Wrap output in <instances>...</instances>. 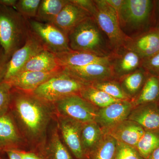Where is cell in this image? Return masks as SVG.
Here are the masks:
<instances>
[{
  "label": "cell",
  "mask_w": 159,
  "mask_h": 159,
  "mask_svg": "<svg viewBox=\"0 0 159 159\" xmlns=\"http://www.w3.org/2000/svg\"><path fill=\"white\" fill-rule=\"evenodd\" d=\"M9 111L27 146L37 153L44 146L51 122L57 116L54 103L33 92L12 87Z\"/></svg>",
  "instance_id": "1"
},
{
  "label": "cell",
  "mask_w": 159,
  "mask_h": 159,
  "mask_svg": "<svg viewBox=\"0 0 159 159\" xmlns=\"http://www.w3.org/2000/svg\"><path fill=\"white\" fill-rule=\"evenodd\" d=\"M71 50L86 52L101 57H110L114 50L93 18L87 19L68 34Z\"/></svg>",
  "instance_id": "2"
},
{
  "label": "cell",
  "mask_w": 159,
  "mask_h": 159,
  "mask_svg": "<svg viewBox=\"0 0 159 159\" xmlns=\"http://www.w3.org/2000/svg\"><path fill=\"white\" fill-rule=\"evenodd\" d=\"M31 32L29 20L14 8L0 5V45L11 58L21 48Z\"/></svg>",
  "instance_id": "3"
},
{
  "label": "cell",
  "mask_w": 159,
  "mask_h": 159,
  "mask_svg": "<svg viewBox=\"0 0 159 159\" xmlns=\"http://www.w3.org/2000/svg\"><path fill=\"white\" fill-rule=\"evenodd\" d=\"M89 84L80 81L63 70L37 88L33 93L52 103L71 95H80Z\"/></svg>",
  "instance_id": "4"
},
{
  "label": "cell",
  "mask_w": 159,
  "mask_h": 159,
  "mask_svg": "<svg viewBox=\"0 0 159 159\" xmlns=\"http://www.w3.org/2000/svg\"><path fill=\"white\" fill-rule=\"evenodd\" d=\"M94 2L97 11L93 18L108 39L114 51L124 47L129 37L121 29L118 13L105 0Z\"/></svg>",
  "instance_id": "5"
},
{
  "label": "cell",
  "mask_w": 159,
  "mask_h": 159,
  "mask_svg": "<svg viewBox=\"0 0 159 159\" xmlns=\"http://www.w3.org/2000/svg\"><path fill=\"white\" fill-rule=\"evenodd\" d=\"M152 6V2L149 0H124L118 12L123 32L126 34L141 29L148 20Z\"/></svg>",
  "instance_id": "6"
},
{
  "label": "cell",
  "mask_w": 159,
  "mask_h": 159,
  "mask_svg": "<svg viewBox=\"0 0 159 159\" xmlns=\"http://www.w3.org/2000/svg\"><path fill=\"white\" fill-rule=\"evenodd\" d=\"M54 104L57 115L82 123L95 122L99 110L78 94L65 97Z\"/></svg>",
  "instance_id": "7"
},
{
  "label": "cell",
  "mask_w": 159,
  "mask_h": 159,
  "mask_svg": "<svg viewBox=\"0 0 159 159\" xmlns=\"http://www.w3.org/2000/svg\"><path fill=\"white\" fill-rule=\"evenodd\" d=\"M31 31L36 35L47 51L54 54L70 51L68 38L52 23L29 20Z\"/></svg>",
  "instance_id": "8"
},
{
  "label": "cell",
  "mask_w": 159,
  "mask_h": 159,
  "mask_svg": "<svg viewBox=\"0 0 159 159\" xmlns=\"http://www.w3.org/2000/svg\"><path fill=\"white\" fill-rule=\"evenodd\" d=\"M56 121L60 136L69 150L76 159H87L81 143L83 123L57 114Z\"/></svg>",
  "instance_id": "9"
},
{
  "label": "cell",
  "mask_w": 159,
  "mask_h": 159,
  "mask_svg": "<svg viewBox=\"0 0 159 159\" xmlns=\"http://www.w3.org/2000/svg\"><path fill=\"white\" fill-rule=\"evenodd\" d=\"M44 49L40 41L31 31L24 46L11 56L4 81L19 73L30 59Z\"/></svg>",
  "instance_id": "10"
},
{
  "label": "cell",
  "mask_w": 159,
  "mask_h": 159,
  "mask_svg": "<svg viewBox=\"0 0 159 159\" xmlns=\"http://www.w3.org/2000/svg\"><path fill=\"white\" fill-rule=\"evenodd\" d=\"M26 146L25 141L9 111L0 117V154L6 153L10 150H24Z\"/></svg>",
  "instance_id": "11"
},
{
  "label": "cell",
  "mask_w": 159,
  "mask_h": 159,
  "mask_svg": "<svg viewBox=\"0 0 159 159\" xmlns=\"http://www.w3.org/2000/svg\"><path fill=\"white\" fill-rule=\"evenodd\" d=\"M134 107L131 100H119L98 110L95 122L102 130H106L128 119Z\"/></svg>",
  "instance_id": "12"
},
{
  "label": "cell",
  "mask_w": 159,
  "mask_h": 159,
  "mask_svg": "<svg viewBox=\"0 0 159 159\" xmlns=\"http://www.w3.org/2000/svg\"><path fill=\"white\" fill-rule=\"evenodd\" d=\"M110 60L115 77L119 79L141 67L143 59L124 46L114 51Z\"/></svg>",
  "instance_id": "13"
},
{
  "label": "cell",
  "mask_w": 159,
  "mask_h": 159,
  "mask_svg": "<svg viewBox=\"0 0 159 159\" xmlns=\"http://www.w3.org/2000/svg\"><path fill=\"white\" fill-rule=\"evenodd\" d=\"M63 69L71 76L89 85L102 80L116 79L110 65L92 64L80 67Z\"/></svg>",
  "instance_id": "14"
},
{
  "label": "cell",
  "mask_w": 159,
  "mask_h": 159,
  "mask_svg": "<svg viewBox=\"0 0 159 159\" xmlns=\"http://www.w3.org/2000/svg\"><path fill=\"white\" fill-rule=\"evenodd\" d=\"M92 17L85 9L69 0L52 24L66 35L84 20Z\"/></svg>",
  "instance_id": "15"
},
{
  "label": "cell",
  "mask_w": 159,
  "mask_h": 159,
  "mask_svg": "<svg viewBox=\"0 0 159 159\" xmlns=\"http://www.w3.org/2000/svg\"><path fill=\"white\" fill-rule=\"evenodd\" d=\"M63 70L62 68L48 72L23 71L6 81L9 82L13 88L25 92H33L40 86L59 74Z\"/></svg>",
  "instance_id": "16"
},
{
  "label": "cell",
  "mask_w": 159,
  "mask_h": 159,
  "mask_svg": "<svg viewBox=\"0 0 159 159\" xmlns=\"http://www.w3.org/2000/svg\"><path fill=\"white\" fill-rule=\"evenodd\" d=\"M127 119L136 122L145 131H159V103L152 102L136 106Z\"/></svg>",
  "instance_id": "17"
},
{
  "label": "cell",
  "mask_w": 159,
  "mask_h": 159,
  "mask_svg": "<svg viewBox=\"0 0 159 159\" xmlns=\"http://www.w3.org/2000/svg\"><path fill=\"white\" fill-rule=\"evenodd\" d=\"M103 131L113 137L117 142L134 148L145 132L141 125L128 119Z\"/></svg>",
  "instance_id": "18"
},
{
  "label": "cell",
  "mask_w": 159,
  "mask_h": 159,
  "mask_svg": "<svg viewBox=\"0 0 159 159\" xmlns=\"http://www.w3.org/2000/svg\"><path fill=\"white\" fill-rule=\"evenodd\" d=\"M124 47L136 52L143 60L148 58L159 52V32L129 37Z\"/></svg>",
  "instance_id": "19"
},
{
  "label": "cell",
  "mask_w": 159,
  "mask_h": 159,
  "mask_svg": "<svg viewBox=\"0 0 159 159\" xmlns=\"http://www.w3.org/2000/svg\"><path fill=\"white\" fill-rule=\"evenodd\" d=\"M55 54L63 68L80 67L95 63L110 65V57H99L86 52L70 50Z\"/></svg>",
  "instance_id": "20"
},
{
  "label": "cell",
  "mask_w": 159,
  "mask_h": 159,
  "mask_svg": "<svg viewBox=\"0 0 159 159\" xmlns=\"http://www.w3.org/2000/svg\"><path fill=\"white\" fill-rule=\"evenodd\" d=\"M35 153L42 159H73L61 138L57 122L51 128L44 146Z\"/></svg>",
  "instance_id": "21"
},
{
  "label": "cell",
  "mask_w": 159,
  "mask_h": 159,
  "mask_svg": "<svg viewBox=\"0 0 159 159\" xmlns=\"http://www.w3.org/2000/svg\"><path fill=\"white\" fill-rule=\"evenodd\" d=\"M104 132L96 122L83 123L81 129V143L87 159L97 149L103 138Z\"/></svg>",
  "instance_id": "22"
},
{
  "label": "cell",
  "mask_w": 159,
  "mask_h": 159,
  "mask_svg": "<svg viewBox=\"0 0 159 159\" xmlns=\"http://www.w3.org/2000/svg\"><path fill=\"white\" fill-rule=\"evenodd\" d=\"M61 68L55 54L44 49L30 59L20 72H48Z\"/></svg>",
  "instance_id": "23"
},
{
  "label": "cell",
  "mask_w": 159,
  "mask_h": 159,
  "mask_svg": "<svg viewBox=\"0 0 159 159\" xmlns=\"http://www.w3.org/2000/svg\"><path fill=\"white\" fill-rule=\"evenodd\" d=\"M147 71L142 67L136 70L119 78V83L126 95L130 99L138 96L146 79Z\"/></svg>",
  "instance_id": "24"
},
{
  "label": "cell",
  "mask_w": 159,
  "mask_h": 159,
  "mask_svg": "<svg viewBox=\"0 0 159 159\" xmlns=\"http://www.w3.org/2000/svg\"><path fill=\"white\" fill-rule=\"evenodd\" d=\"M69 0H41L34 20L46 23L54 22Z\"/></svg>",
  "instance_id": "25"
},
{
  "label": "cell",
  "mask_w": 159,
  "mask_h": 159,
  "mask_svg": "<svg viewBox=\"0 0 159 159\" xmlns=\"http://www.w3.org/2000/svg\"><path fill=\"white\" fill-rule=\"evenodd\" d=\"M158 99L159 77L151 75L147 77L134 104L136 106L149 102H157Z\"/></svg>",
  "instance_id": "26"
},
{
  "label": "cell",
  "mask_w": 159,
  "mask_h": 159,
  "mask_svg": "<svg viewBox=\"0 0 159 159\" xmlns=\"http://www.w3.org/2000/svg\"><path fill=\"white\" fill-rule=\"evenodd\" d=\"M80 95L98 108L106 107L119 100L111 97L105 92L89 85L83 89Z\"/></svg>",
  "instance_id": "27"
},
{
  "label": "cell",
  "mask_w": 159,
  "mask_h": 159,
  "mask_svg": "<svg viewBox=\"0 0 159 159\" xmlns=\"http://www.w3.org/2000/svg\"><path fill=\"white\" fill-rule=\"evenodd\" d=\"M159 147V131H145L135 148L141 156L146 159Z\"/></svg>",
  "instance_id": "28"
},
{
  "label": "cell",
  "mask_w": 159,
  "mask_h": 159,
  "mask_svg": "<svg viewBox=\"0 0 159 159\" xmlns=\"http://www.w3.org/2000/svg\"><path fill=\"white\" fill-rule=\"evenodd\" d=\"M117 143L113 137L104 133L101 142L89 159H113Z\"/></svg>",
  "instance_id": "29"
},
{
  "label": "cell",
  "mask_w": 159,
  "mask_h": 159,
  "mask_svg": "<svg viewBox=\"0 0 159 159\" xmlns=\"http://www.w3.org/2000/svg\"><path fill=\"white\" fill-rule=\"evenodd\" d=\"M111 79L94 83L91 84L95 88L105 92L111 97L119 100H131L122 89L119 81Z\"/></svg>",
  "instance_id": "30"
},
{
  "label": "cell",
  "mask_w": 159,
  "mask_h": 159,
  "mask_svg": "<svg viewBox=\"0 0 159 159\" xmlns=\"http://www.w3.org/2000/svg\"><path fill=\"white\" fill-rule=\"evenodd\" d=\"M40 2L41 0H18L15 9L26 19L34 20Z\"/></svg>",
  "instance_id": "31"
},
{
  "label": "cell",
  "mask_w": 159,
  "mask_h": 159,
  "mask_svg": "<svg viewBox=\"0 0 159 159\" xmlns=\"http://www.w3.org/2000/svg\"><path fill=\"white\" fill-rule=\"evenodd\" d=\"M11 89L12 86L7 81L0 83V117L9 112Z\"/></svg>",
  "instance_id": "32"
},
{
  "label": "cell",
  "mask_w": 159,
  "mask_h": 159,
  "mask_svg": "<svg viewBox=\"0 0 159 159\" xmlns=\"http://www.w3.org/2000/svg\"><path fill=\"white\" fill-rule=\"evenodd\" d=\"M113 159H145L141 156L136 148L117 142Z\"/></svg>",
  "instance_id": "33"
},
{
  "label": "cell",
  "mask_w": 159,
  "mask_h": 159,
  "mask_svg": "<svg viewBox=\"0 0 159 159\" xmlns=\"http://www.w3.org/2000/svg\"><path fill=\"white\" fill-rule=\"evenodd\" d=\"M142 67L146 71L159 72V52L142 60Z\"/></svg>",
  "instance_id": "34"
},
{
  "label": "cell",
  "mask_w": 159,
  "mask_h": 159,
  "mask_svg": "<svg viewBox=\"0 0 159 159\" xmlns=\"http://www.w3.org/2000/svg\"><path fill=\"white\" fill-rule=\"evenodd\" d=\"M72 2L80 6L86 11H88L93 17L97 11V6L94 1L92 0H71Z\"/></svg>",
  "instance_id": "35"
},
{
  "label": "cell",
  "mask_w": 159,
  "mask_h": 159,
  "mask_svg": "<svg viewBox=\"0 0 159 159\" xmlns=\"http://www.w3.org/2000/svg\"><path fill=\"white\" fill-rule=\"evenodd\" d=\"M10 59V57L6 55L5 51L0 45V83L4 81L5 79Z\"/></svg>",
  "instance_id": "36"
},
{
  "label": "cell",
  "mask_w": 159,
  "mask_h": 159,
  "mask_svg": "<svg viewBox=\"0 0 159 159\" xmlns=\"http://www.w3.org/2000/svg\"><path fill=\"white\" fill-rule=\"evenodd\" d=\"M105 1L118 14L124 0H105Z\"/></svg>",
  "instance_id": "37"
},
{
  "label": "cell",
  "mask_w": 159,
  "mask_h": 159,
  "mask_svg": "<svg viewBox=\"0 0 159 159\" xmlns=\"http://www.w3.org/2000/svg\"><path fill=\"white\" fill-rule=\"evenodd\" d=\"M19 152L22 159H42L33 152H27L19 150Z\"/></svg>",
  "instance_id": "38"
},
{
  "label": "cell",
  "mask_w": 159,
  "mask_h": 159,
  "mask_svg": "<svg viewBox=\"0 0 159 159\" xmlns=\"http://www.w3.org/2000/svg\"><path fill=\"white\" fill-rule=\"evenodd\" d=\"M8 159H22L19 150H10L6 152Z\"/></svg>",
  "instance_id": "39"
},
{
  "label": "cell",
  "mask_w": 159,
  "mask_h": 159,
  "mask_svg": "<svg viewBox=\"0 0 159 159\" xmlns=\"http://www.w3.org/2000/svg\"><path fill=\"white\" fill-rule=\"evenodd\" d=\"M18 0H0V5L15 9Z\"/></svg>",
  "instance_id": "40"
},
{
  "label": "cell",
  "mask_w": 159,
  "mask_h": 159,
  "mask_svg": "<svg viewBox=\"0 0 159 159\" xmlns=\"http://www.w3.org/2000/svg\"><path fill=\"white\" fill-rule=\"evenodd\" d=\"M146 159H159V147L154 150Z\"/></svg>",
  "instance_id": "41"
},
{
  "label": "cell",
  "mask_w": 159,
  "mask_h": 159,
  "mask_svg": "<svg viewBox=\"0 0 159 159\" xmlns=\"http://www.w3.org/2000/svg\"><path fill=\"white\" fill-rule=\"evenodd\" d=\"M0 159H5L2 157H0Z\"/></svg>",
  "instance_id": "42"
},
{
  "label": "cell",
  "mask_w": 159,
  "mask_h": 159,
  "mask_svg": "<svg viewBox=\"0 0 159 159\" xmlns=\"http://www.w3.org/2000/svg\"></svg>",
  "instance_id": "43"
}]
</instances>
